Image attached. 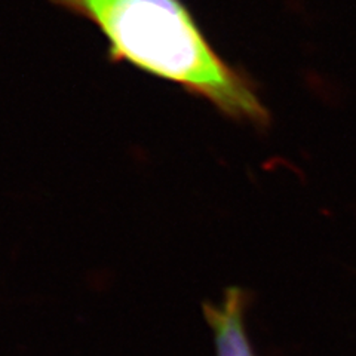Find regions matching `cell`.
<instances>
[{
  "mask_svg": "<svg viewBox=\"0 0 356 356\" xmlns=\"http://www.w3.org/2000/svg\"><path fill=\"white\" fill-rule=\"evenodd\" d=\"M248 296L242 288H227L218 303H205L204 314L213 331L216 356H257L248 339L245 310Z\"/></svg>",
  "mask_w": 356,
  "mask_h": 356,
  "instance_id": "7a4b0ae2",
  "label": "cell"
},
{
  "mask_svg": "<svg viewBox=\"0 0 356 356\" xmlns=\"http://www.w3.org/2000/svg\"><path fill=\"white\" fill-rule=\"evenodd\" d=\"M94 24L108 58L181 86L222 115L270 122L254 85L216 51L183 0H51Z\"/></svg>",
  "mask_w": 356,
  "mask_h": 356,
  "instance_id": "6da1fadb",
  "label": "cell"
}]
</instances>
